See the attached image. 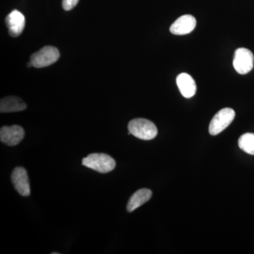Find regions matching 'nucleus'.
I'll list each match as a JSON object with an SVG mask.
<instances>
[{
	"label": "nucleus",
	"instance_id": "nucleus-1",
	"mask_svg": "<svg viewBox=\"0 0 254 254\" xmlns=\"http://www.w3.org/2000/svg\"><path fill=\"white\" fill-rule=\"evenodd\" d=\"M128 131L133 136L141 140H152L158 135V128L155 124L146 119L132 120L128 125Z\"/></svg>",
	"mask_w": 254,
	"mask_h": 254
},
{
	"label": "nucleus",
	"instance_id": "nucleus-2",
	"mask_svg": "<svg viewBox=\"0 0 254 254\" xmlns=\"http://www.w3.org/2000/svg\"><path fill=\"white\" fill-rule=\"evenodd\" d=\"M82 165L100 173H108L116 167V162L105 153H92L82 160Z\"/></svg>",
	"mask_w": 254,
	"mask_h": 254
},
{
	"label": "nucleus",
	"instance_id": "nucleus-3",
	"mask_svg": "<svg viewBox=\"0 0 254 254\" xmlns=\"http://www.w3.org/2000/svg\"><path fill=\"white\" fill-rule=\"evenodd\" d=\"M60 57L58 48L53 46H45L31 55L30 62L34 67L43 68L56 63L60 59Z\"/></svg>",
	"mask_w": 254,
	"mask_h": 254
},
{
	"label": "nucleus",
	"instance_id": "nucleus-4",
	"mask_svg": "<svg viewBox=\"0 0 254 254\" xmlns=\"http://www.w3.org/2000/svg\"><path fill=\"white\" fill-rule=\"evenodd\" d=\"M235 118V110L232 108H223L212 119L209 125V133L215 136L221 133L227 127L230 126Z\"/></svg>",
	"mask_w": 254,
	"mask_h": 254
},
{
	"label": "nucleus",
	"instance_id": "nucleus-5",
	"mask_svg": "<svg viewBox=\"0 0 254 254\" xmlns=\"http://www.w3.org/2000/svg\"><path fill=\"white\" fill-rule=\"evenodd\" d=\"M254 57L251 50L247 48H238L235 51L233 66L237 73L247 74L254 68Z\"/></svg>",
	"mask_w": 254,
	"mask_h": 254
},
{
	"label": "nucleus",
	"instance_id": "nucleus-6",
	"mask_svg": "<svg viewBox=\"0 0 254 254\" xmlns=\"http://www.w3.org/2000/svg\"><path fill=\"white\" fill-rule=\"evenodd\" d=\"M11 179L15 190L20 195L28 196L31 194V187L26 169L23 167L14 168L11 173Z\"/></svg>",
	"mask_w": 254,
	"mask_h": 254
},
{
	"label": "nucleus",
	"instance_id": "nucleus-7",
	"mask_svg": "<svg viewBox=\"0 0 254 254\" xmlns=\"http://www.w3.org/2000/svg\"><path fill=\"white\" fill-rule=\"evenodd\" d=\"M25 131L22 127L18 125L2 127L0 129V140L9 146L18 145L24 138Z\"/></svg>",
	"mask_w": 254,
	"mask_h": 254
},
{
	"label": "nucleus",
	"instance_id": "nucleus-8",
	"mask_svg": "<svg viewBox=\"0 0 254 254\" xmlns=\"http://www.w3.org/2000/svg\"><path fill=\"white\" fill-rule=\"evenodd\" d=\"M5 23L10 36L16 38L22 33L26 24V18L18 10H13L5 18Z\"/></svg>",
	"mask_w": 254,
	"mask_h": 254
},
{
	"label": "nucleus",
	"instance_id": "nucleus-9",
	"mask_svg": "<svg viewBox=\"0 0 254 254\" xmlns=\"http://www.w3.org/2000/svg\"><path fill=\"white\" fill-rule=\"evenodd\" d=\"M196 26V20L190 14L184 15L177 18L171 25L170 31L174 35L182 36L191 33Z\"/></svg>",
	"mask_w": 254,
	"mask_h": 254
},
{
	"label": "nucleus",
	"instance_id": "nucleus-10",
	"mask_svg": "<svg viewBox=\"0 0 254 254\" xmlns=\"http://www.w3.org/2000/svg\"><path fill=\"white\" fill-rule=\"evenodd\" d=\"M177 84L180 93L185 98H192L196 92L194 79L187 73H182L177 77Z\"/></svg>",
	"mask_w": 254,
	"mask_h": 254
},
{
	"label": "nucleus",
	"instance_id": "nucleus-11",
	"mask_svg": "<svg viewBox=\"0 0 254 254\" xmlns=\"http://www.w3.org/2000/svg\"><path fill=\"white\" fill-rule=\"evenodd\" d=\"M152 194L153 193L148 189H141L136 190L128 200L127 205V211L131 213L133 210L139 208L150 199Z\"/></svg>",
	"mask_w": 254,
	"mask_h": 254
},
{
	"label": "nucleus",
	"instance_id": "nucleus-12",
	"mask_svg": "<svg viewBox=\"0 0 254 254\" xmlns=\"http://www.w3.org/2000/svg\"><path fill=\"white\" fill-rule=\"evenodd\" d=\"M27 108L22 99L16 96H7L0 101V112L1 113H15L25 110Z\"/></svg>",
	"mask_w": 254,
	"mask_h": 254
},
{
	"label": "nucleus",
	"instance_id": "nucleus-13",
	"mask_svg": "<svg viewBox=\"0 0 254 254\" xmlns=\"http://www.w3.org/2000/svg\"><path fill=\"white\" fill-rule=\"evenodd\" d=\"M239 147L248 154L254 155V133H246L239 138Z\"/></svg>",
	"mask_w": 254,
	"mask_h": 254
},
{
	"label": "nucleus",
	"instance_id": "nucleus-14",
	"mask_svg": "<svg viewBox=\"0 0 254 254\" xmlns=\"http://www.w3.org/2000/svg\"><path fill=\"white\" fill-rule=\"evenodd\" d=\"M79 0H63V9L65 11H70L77 5Z\"/></svg>",
	"mask_w": 254,
	"mask_h": 254
},
{
	"label": "nucleus",
	"instance_id": "nucleus-15",
	"mask_svg": "<svg viewBox=\"0 0 254 254\" xmlns=\"http://www.w3.org/2000/svg\"><path fill=\"white\" fill-rule=\"evenodd\" d=\"M33 66V64H32L31 62L30 63H28L27 66L28 67H31V66Z\"/></svg>",
	"mask_w": 254,
	"mask_h": 254
},
{
	"label": "nucleus",
	"instance_id": "nucleus-16",
	"mask_svg": "<svg viewBox=\"0 0 254 254\" xmlns=\"http://www.w3.org/2000/svg\"><path fill=\"white\" fill-rule=\"evenodd\" d=\"M60 253H55V252H54V253H52V254H59Z\"/></svg>",
	"mask_w": 254,
	"mask_h": 254
}]
</instances>
